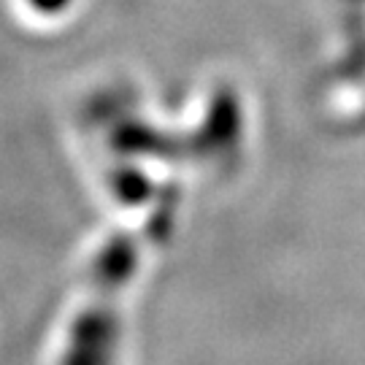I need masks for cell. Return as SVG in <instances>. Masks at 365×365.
I'll return each mask as SVG.
<instances>
[{
    "mask_svg": "<svg viewBox=\"0 0 365 365\" xmlns=\"http://www.w3.org/2000/svg\"><path fill=\"white\" fill-rule=\"evenodd\" d=\"M30 3H33L36 9H41V11H54V9L60 11L68 0H30Z\"/></svg>",
    "mask_w": 365,
    "mask_h": 365,
    "instance_id": "obj_1",
    "label": "cell"
}]
</instances>
